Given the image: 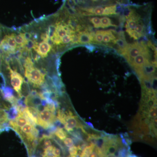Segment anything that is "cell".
Returning a JSON list of instances; mask_svg holds the SVG:
<instances>
[{
    "label": "cell",
    "instance_id": "6da1fadb",
    "mask_svg": "<svg viewBox=\"0 0 157 157\" xmlns=\"http://www.w3.org/2000/svg\"><path fill=\"white\" fill-rule=\"evenodd\" d=\"M56 105L53 101L46 102L43 110L39 112L37 124L45 129H48L56 121Z\"/></svg>",
    "mask_w": 157,
    "mask_h": 157
},
{
    "label": "cell",
    "instance_id": "7a4b0ae2",
    "mask_svg": "<svg viewBox=\"0 0 157 157\" xmlns=\"http://www.w3.org/2000/svg\"><path fill=\"white\" fill-rule=\"evenodd\" d=\"M16 132L25 144L28 151L33 148L38 140L39 132L35 125L31 123L25 124Z\"/></svg>",
    "mask_w": 157,
    "mask_h": 157
},
{
    "label": "cell",
    "instance_id": "3957f363",
    "mask_svg": "<svg viewBox=\"0 0 157 157\" xmlns=\"http://www.w3.org/2000/svg\"><path fill=\"white\" fill-rule=\"evenodd\" d=\"M120 52L131 64L135 57L143 52H149V50L147 45L144 42H135L134 44H128L123 49H121Z\"/></svg>",
    "mask_w": 157,
    "mask_h": 157
},
{
    "label": "cell",
    "instance_id": "277c9868",
    "mask_svg": "<svg viewBox=\"0 0 157 157\" xmlns=\"http://www.w3.org/2000/svg\"><path fill=\"white\" fill-rule=\"evenodd\" d=\"M25 76L29 82L35 87H40L45 82V74L34 66L25 68Z\"/></svg>",
    "mask_w": 157,
    "mask_h": 157
},
{
    "label": "cell",
    "instance_id": "5b68a950",
    "mask_svg": "<svg viewBox=\"0 0 157 157\" xmlns=\"http://www.w3.org/2000/svg\"><path fill=\"white\" fill-rule=\"evenodd\" d=\"M8 69L9 70L11 85L20 98H22L21 86L24 81L23 78L20 74L17 71L12 70L9 66H8Z\"/></svg>",
    "mask_w": 157,
    "mask_h": 157
},
{
    "label": "cell",
    "instance_id": "8992f818",
    "mask_svg": "<svg viewBox=\"0 0 157 157\" xmlns=\"http://www.w3.org/2000/svg\"><path fill=\"white\" fill-rule=\"evenodd\" d=\"M63 125L65 129L69 132L73 131L75 128L81 129L84 132L82 126L78 123V118L70 111L66 112V117Z\"/></svg>",
    "mask_w": 157,
    "mask_h": 157
},
{
    "label": "cell",
    "instance_id": "52a82bcc",
    "mask_svg": "<svg viewBox=\"0 0 157 157\" xmlns=\"http://www.w3.org/2000/svg\"><path fill=\"white\" fill-rule=\"evenodd\" d=\"M23 110L18 111L17 116L14 119L11 120L9 121L10 126L16 132L21 127L29 123L35 125L25 115Z\"/></svg>",
    "mask_w": 157,
    "mask_h": 157
},
{
    "label": "cell",
    "instance_id": "ba28073f",
    "mask_svg": "<svg viewBox=\"0 0 157 157\" xmlns=\"http://www.w3.org/2000/svg\"><path fill=\"white\" fill-rule=\"evenodd\" d=\"M33 48L40 56L42 58H45L48 56L51 49L52 45L45 41H42L39 43L36 42Z\"/></svg>",
    "mask_w": 157,
    "mask_h": 157
},
{
    "label": "cell",
    "instance_id": "9c48e42d",
    "mask_svg": "<svg viewBox=\"0 0 157 157\" xmlns=\"http://www.w3.org/2000/svg\"><path fill=\"white\" fill-rule=\"evenodd\" d=\"M149 52H146L138 55L135 57L134 60L131 63V66L134 68V69L140 67L147 63H149Z\"/></svg>",
    "mask_w": 157,
    "mask_h": 157
},
{
    "label": "cell",
    "instance_id": "30bf717a",
    "mask_svg": "<svg viewBox=\"0 0 157 157\" xmlns=\"http://www.w3.org/2000/svg\"><path fill=\"white\" fill-rule=\"evenodd\" d=\"M2 94L4 98L7 101L10 102L14 106H16L18 104V101L13 94V91L10 87H5L1 90Z\"/></svg>",
    "mask_w": 157,
    "mask_h": 157
},
{
    "label": "cell",
    "instance_id": "8fae6325",
    "mask_svg": "<svg viewBox=\"0 0 157 157\" xmlns=\"http://www.w3.org/2000/svg\"><path fill=\"white\" fill-rule=\"evenodd\" d=\"M77 36L78 38V43L80 44H88L94 41V37L87 31L79 32Z\"/></svg>",
    "mask_w": 157,
    "mask_h": 157
},
{
    "label": "cell",
    "instance_id": "7c38bea8",
    "mask_svg": "<svg viewBox=\"0 0 157 157\" xmlns=\"http://www.w3.org/2000/svg\"><path fill=\"white\" fill-rule=\"evenodd\" d=\"M15 34L12 33L9 35H6L3 38V39L6 41V43L8 44L13 49H16L17 48V44L15 42Z\"/></svg>",
    "mask_w": 157,
    "mask_h": 157
},
{
    "label": "cell",
    "instance_id": "4fadbf2b",
    "mask_svg": "<svg viewBox=\"0 0 157 157\" xmlns=\"http://www.w3.org/2000/svg\"><path fill=\"white\" fill-rule=\"evenodd\" d=\"M14 39L17 44V48L20 49L24 48L28 41L25 39L24 33H20L17 36L15 35Z\"/></svg>",
    "mask_w": 157,
    "mask_h": 157
},
{
    "label": "cell",
    "instance_id": "5bb4252c",
    "mask_svg": "<svg viewBox=\"0 0 157 157\" xmlns=\"http://www.w3.org/2000/svg\"><path fill=\"white\" fill-rule=\"evenodd\" d=\"M117 5H110L104 8L103 15H109L117 14L116 13Z\"/></svg>",
    "mask_w": 157,
    "mask_h": 157
},
{
    "label": "cell",
    "instance_id": "9a60e30c",
    "mask_svg": "<svg viewBox=\"0 0 157 157\" xmlns=\"http://www.w3.org/2000/svg\"><path fill=\"white\" fill-rule=\"evenodd\" d=\"M54 134L56 136L59 140H63L65 138H67V133L65 132L64 130L62 128H57L56 129L55 131L54 132Z\"/></svg>",
    "mask_w": 157,
    "mask_h": 157
},
{
    "label": "cell",
    "instance_id": "2e32d148",
    "mask_svg": "<svg viewBox=\"0 0 157 157\" xmlns=\"http://www.w3.org/2000/svg\"><path fill=\"white\" fill-rule=\"evenodd\" d=\"M8 120L9 117L8 113L4 109H0V129L8 121Z\"/></svg>",
    "mask_w": 157,
    "mask_h": 157
},
{
    "label": "cell",
    "instance_id": "e0dca14e",
    "mask_svg": "<svg viewBox=\"0 0 157 157\" xmlns=\"http://www.w3.org/2000/svg\"><path fill=\"white\" fill-rule=\"evenodd\" d=\"M125 27L126 28L127 33L128 34L131 38H133V39L137 40V39H139L141 36H142L141 34L138 33L135 30H133L129 29L127 25H126Z\"/></svg>",
    "mask_w": 157,
    "mask_h": 157
},
{
    "label": "cell",
    "instance_id": "ac0fdd59",
    "mask_svg": "<svg viewBox=\"0 0 157 157\" xmlns=\"http://www.w3.org/2000/svg\"><path fill=\"white\" fill-rule=\"evenodd\" d=\"M101 23L102 28L108 27L110 26H115L111 23V20L109 17H104L101 19Z\"/></svg>",
    "mask_w": 157,
    "mask_h": 157
},
{
    "label": "cell",
    "instance_id": "d6986e66",
    "mask_svg": "<svg viewBox=\"0 0 157 157\" xmlns=\"http://www.w3.org/2000/svg\"><path fill=\"white\" fill-rule=\"evenodd\" d=\"M113 42L114 44H117L120 47L121 49H123L128 44L126 40H123L120 38L113 40Z\"/></svg>",
    "mask_w": 157,
    "mask_h": 157
},
{
    "label": "cell",
    "instance_id": "ffe728a7",
    "mask_svg": "<svg viewBox=\"0 0 157 157\" xmlns=\"http://www.w3.org/2000/svg\"><path fill=\"white\" fill-rule=\"evenodd\" d=\"M79 147H78L73 145L69 147V152L70 157H77L78 156V150Z\"/></svg>",
    "mask_w": 157,
    "mask_h": 157
},
{
    "label": "cell",
    "instance_id": "44dd1931",
    "mask_svg": "<svg viewBox=\"0 0 157 157\" xmlns=\"http://www.w3.org/2000/svg\"><path fill=\"white\" fill-rule=\"evenodd\" d=\"M104 11V7L101 6H96L95 8H93V14L96 15H103Z\"/></svg>",
    "mask_w": 157,
    "mask_h": 157
},
{
    "label": "cell",
    "instance_id": "7402d4cb",
    "mask_svg": "<svg viewBox=\"0 0 157 157\" xmlns=\"http://www.w3.org/2000/svg\"><path fill=\"white\" fill-rule=\"evenodd\" d=\"M90 21H91L94 26L96 28H102V25H101V19L98 17H91L90 18Z\"/></svg>",
    "mask_w": 157,
    "mask_h": 157
},
{
    "label": "cell",
    "instance_id": "603a6c76",
    "mask_svg": "<svg viewBox=\"0 0 157 157\" xmlns=\"http://www.w3.org/2000/svg\"><path fill=\"white\" fill-rule=\"evenodd\" d=\"M73 35H67L64 36L62 37L61 39L62 44H67L70 42H72L73 40Z\"/></svg>",
    "mask_w": 157,
    "mask_h": 157
},
{
    "label": "cell",
    "instance_id": "cb8c5ba5",
    "mask_svg": "<svg viewBox=\"0 0 157 157\" xmlns=\"http://www.w3.org/2000/svg\"><path fill=\"white\" fill-rule=\"evenodd\" d=\"M148 117L150 118H154L157 117V107L156 106H154L151 107L149 110L148 113Z\"/></svg>",
    "mask_w": 157,
    "mask_h": 157
},
{
    "label": "cell",
    "instance_id": "d4e9b609",
    "mask_svg": "<svg viewBox=\"0 0 157 157\" xmlns=\"http://www.w3.org/2000/svg\"><path fill=\"white\" fill-rule=\"evenodd\" d=\"M137 22H138V21H136L135 20L131 19V18H128V19H127V25L129 28L131 29L135 28V27L137 25Z\"/></svg>",
    "mask_w": 157,
    "mask_h": 157
},
{
    "label": "cell",
    "instance_id": "484cf974",
    "mask_svg": "<svg viewBox=\"0 0 157 157\" xmlns=\"http://www.w3.org/2000/svg\"><path fill=\"white\" fill-rule=\"evenodd\" d=\"M98 32L101 33L103 35H107L110 38V40H112V41L113 40H115L116 39L115 36L113 34L111 30L98 31Z\"/></svg>",
    "mask_w": 157,
    "mask_h": 157
},
{
    "label": "cell",
    "instance_id": "4316f807",
    "mask_svg": "<svg viewBox=\"0 0 157 157\" xmlns=\"http://www.w3.org/2000/svg\"><path fill=\"white\" fill-rule=\"evenodd\" d=\"M63 141L65 145L67 147H70L74 145V142H73V139L70 137H67H67Z\"/></svg>",
    "mask_w": 157,
    "mask_h": 157
},
{
    "label": "cell",
    "instance_id": "83f0119b",
    "mask_svg": "<svg viewBox=\"0 0 157 157\" xmlns=\"http://www.w3.org/2000/svg\"><path fill=\"white\" fill-rule=\"evenodd\" d=\"M53 81L56 87L58 89L60 90L62 86L61 82L60 79L57 76H55L53 77Z\"/></svg>",
    "mask_w": 157,
    "mask_h": 157
},
{
    "label": "cell",
    "instance_id": "f1b7e54d",
    "mask_svg": "<svg viewBox=\"0 0 157 157\" xmlns=\"http://www.w3.org/2000/svg\"><path fill=\"white\" fill-rule=\"evenodd\" d=\"M56 29V26L53 25L49 26V28H48V34L50 39L53 36L54 34L55 33Z\"/></svg>",
    "mask_w": 157,
    "mask_h": 157
},
{
    "label": "cell",
    "instance_id": "f546056e",
    "mask_svg": "<svg viewBox=\"0 0 157 157\" xmlns=\"http://www.w3.org/2000/svg\"><path fill=\"white\" fill-rule=\"evenodd\" d=\"M103 35L101 33H99L97 31L96 33V34L95 35V36L94 37V41H97V42H101L103 41Z\"/></svg>",
    "mask_w": 157,
    "mask_h": 157
},
{
    "label": "cell",
    "instance_id": "4dcf8cb0",
    "mask_svg": "<svg viewBox=\"0 0 157 157\" xmlns=\"http://www.w3.org/2000/svg\"><path fill=\"white\" fill-rule=\"evenodd\" d=\"M135 29V32H137L138 33L141 34L142 35L144 30V27L143 25H141L138 24L136 26Z\"/></svg>",
    "mask_w": 157,
    "mask_h": 157
},
{
    "label": "cell",
    "instance_id": "1f68e13d",
    "mask_svg": "<svg viewBox=\"0 0 157 157\" xmlns=\"http://www.w3.org/2000/svg\"><path fill=\"white\" fill-rule=\"evenodd\" d=\"M6 81L5 78L2 73H0V89L2 90L5 87Z\"/></svg>",
    "mask_w": 157,
    "mask_h": 157
},
{
    "label": "cell",
    "instance_id": "d6a6232c",
    "mask_svg": "<svg viewBox=\"0 0 157 157\" xmlns=\"http://www.w3.org/2000/svg\"><path fill=\"white\" fill-rule=\"evenodd\" d=\"M103 41L105 43L109 42L110 41V38L107 35H103Z\"/></svg>",
    "mask_w": 157,
    "mask_h": 157
},
{
    "label": "cell",
    "instance_id": "836d02e7",
    "mask_svg": "<svg viewBox=\"0 0 157 157\" xmlns=\"http://www.w3.org/2000/svg\"><path fill=\"white\" fill-rule=\"evenodd\" d=\"M24 34V36L25 39H26L28 41L29 40H30V39L31 37H32V34L28 33H25Z\"/></svg>",
    "mask_w": 157,
    "mask_h": 157
},
{
    "label": "cell",
    "instance_id": "e575fe53",
    "mask_svg": "<svg viewBox=\"0 0 157 157\" xmlns=\"http://www.w3.org/2000/svg\"><path fill=\"white\" fill-rule=\"evenodd\" d=\"M85 47L90 52H93L95 49V47L90 45H86Z\"/></svg>",
    "mask_w": 157,
    "mask_h": 157
},
{
    "label": "cell",
    "instance_id": "d590c367",
    "mask_svg": "<svg viewBox=\"0 0 157 157\" xmlns=\"http://www.w3.org/2000/svg\"><path fill=\"white\" fill-rule=\"evenodd\" d=\"M88 157H98V155L95 152H92L89 155Z\"/></svg>",
    "mask_w": 157,
    "mask_h": 157
},
{
    "label": "cell",
    "instance_id": "8d00e7d4",
    "mask_svg": "<svg viewBox=\"0 0 157 157\" xmlns=\"http://www.w3.org/2000/svg\"><path fill=\"white\" fill-rule=\"evenodd\" d=\"M106 157H117L114 154L110 153L109 154L107 155Z\"/></svg>",
    "mask_w": 157,
    "mask_h": 157
}]
</instances>
